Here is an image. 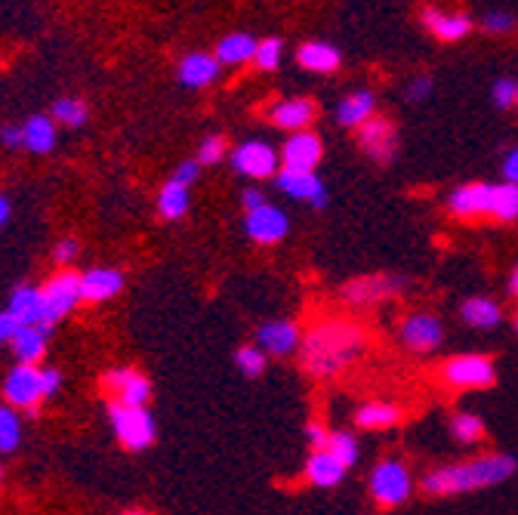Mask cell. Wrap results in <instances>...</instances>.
Instances as JSON below:
<instances>
[{
  "mask_svg": "<svg viewBox=\"0 0 518 515\" xmlns=\"http://www.w3.org/2000/svg\"><path fill=\"white\" fill-rule=\"evenodd\" d=\"M275 186L278 192H284L287 198H296V201H306L312 207H327L330 195L324 189V182L315 176V173H293V170H278L275 176Z\"/></svg>",
  "mask_w": 518,
  "mask_h": 515,
  "instance_id": "obj_17",
  "label": "cell"
},
{
  "mask_svg": "<svg viewBox=\"0 0 518 515\" xmlns=\"http://www.w3.org/2000/svg\"><path fill=\"white\" fill-rule=\"evenodd\" d=\"M441 380L454 389H488L497 383V367L488 355H454L444 361Z\"/></svg>",
  "mask_w": 518,
  "mask_h": 515,
  "instance_id": "obj_5",
  "label": "cell"
},
{
  "mask_svg": "<svg viewBox=\"0 0 518 515\" xmlns=\"http://www.w3.org/2000/svg\"><path fill=\"white\" fill-rule=\"evenodd\" d=\"M306 438H309L312 451H324L330 432H327V426H321V423H309V426H306Z\"/></svg>",
  "mask_w": 518,
  "mask_h": 515,
  "instance_id": "obj_47",
  "label": "cell"
},
{
  "mask_svg": "<svg viewBox=\"0 0 518 515\" xmlns=\"http://www.w3.org/2000/svg\"><path fill=\"white\" fill-rule=\"evenodd\" d=\"M198 161H182L176 170H173V182H179V186H185V189H192L195 186V182H198Z\"/></svg>",
  "mask_w": 518,
  "mask_h": 515,
  "instance_id": "obj_45",
  "label": "cell"
},
{
  "mask_svg": "<svg viewBox=\"0 0 518 515\" xmlns=\"http://www.w3.org/2000/svg\"><path fill=\"white\" fill-rule=\"evenodd\" d=\"M509 293H512V297H518V266H515L512 278H509Z\"/></svg>",
  "mask_w": 518,
  "mask_h": 515,
  "instance_id": "obj_52",
  "label": "cell"
},
{
  "mask_svg": "<svg viewBox=\"0 0 518 515\" xmlns=\"http://www.w3.org/2000/svg\"><path fill=\"white\" fill-rule=\"evenodd\" d=\"M256 47H259V41L253 38V34H247V31L226 34V38L216 44V62L219 65H244V62H253Z\"/></svg>",
  "mask_w": 518,
  "mask_h": 515,
  "instance_id": "obj_25",
  "label": "cell"
},
{
  "mask_svg": "<svg viewBox=\"0 0 518 515\" xmlns=\"http://www.w3.org/2000/svg\"><path fill=\"white\" fill-rule=\"evenodd\" d=\"M377 112V96L370 90H355L337 105V124L340 127H364Z\"/></svg>",
  "mask_w": 518,
  "mask_h": 515,
  "instance_id": "obj_23",
  "label": "cell"
},
{
  "mask_svg": "<svg viewBox=\"0 0 518 515\" xmlns=\"http://www.w3.org/2000/svg\"><path fill=\"white\" fill-rule=\"evenodd\" d=\"M269 118L281 130L303 133L315 121V102L312 99H281L269 108Z\"/></svg>",
  "mask_w": 518,
  "mask_h": 515,
  "instance_id": "obj_19",
  "label": "cell"
},
{
  "mask_svg": "<svg viewBox=\"0 0 518 515\" xmlns=\"http://www.w3.org/2000/svg\"><path fill=\"white\" fill-rule=\"evenodd\" d=\"M44 309H47V324L53 327L56 321H62L65 315L74 312V306L84 303L81 297V275L78 272H59L53 275L44 287Z\"/></svg>",
  "mask_w": 518,
  "mask_h": 515,
  "instance_id": "obj_7",
  "label": "cell"
},
{
  "mask_svg": "<svg viewBox=\"0 0 518 515\" xmlns=\"http://www.w3.org/2000/svg\"><path fill=\"white\" fill-rule=\"evenodd\" d=\"M358 142L377 164H389L398 155V130L389 118L374 115L364 127H358Z\"/></svg>",
  "mask_w": 518,
  "mask_h": 515,
  "instance_id": "obj_13",
  "label": "cell"
},
{
  "mask_svg": "<svg viewBox=\"0 0 518 515\" xmlns=\"http://www.w3.org/2000/svg\"><path fill=\"white\" fill-rule=\"evenodd\" d=\"M494 219H500V223H512V219H518V186H512V182H500V186H494Z\"/></svg>",
  "mask_w": 518,
  "mask_h": 515,
  "instance_id": "obj_35",
  "label": "cell"
},
{
  "mask_svg": "<svg viewBox=\"0 0 518 515\" xmlns=\"http://www.w3.org/2000/svg\"><path fill=\"white\" fill-rule=\"evenodd\" d=\"M460 318L469 324V327H478V330H491L500 324V306L488 297H469L463 306H460Z\"/></svg>",
  "mask_w": 518,
  "mask_h": 515,
  "instance_id": "obj_29",
  "label": "cell"
},
{
  "mask_svg": "<svg viewBox=\"0 0 518 515\" xmlns=\"http://www.w3.org/2000/svg\"><path fill=\"white\" fill-rule=\"evenodd\" d=\"M324 158V142L321 136H315L312 130L303 133H290V139L281 149V170H293V173H315V167Z\"/></svg>",
  "mask_w": 518,
  "mask_h": 515,
  "instance_id": "obj_10",
  "label": "cell"
},
{
  "mask_svg": "<svg viewBox=\"0 0 518 515\" xmlns=\"http://www.w3.org/2000/svg\"><path fill=\"white\" fill-rule=\"evenodd\" d=\"M232 167L250 179H269V176L275 179L278 176V152L263 139H250V142H241L232 152Z\"/></svg>",
  "mask_w": 518,
  "mask_h": 515,
  "instance_id": "obj_8",
  "label": "cell"
},
{
  "mask_svg": "<svg viewBox=\"0 0 518 515\" xmlns=\"http://www.w3.org/2000/svg\"><path fill=\"white\" fill-rule=\"evenodd\" d=\"M59 389H62V371H56V367H44V395L53 398Z\"/></svg>",
  "mask_w": 518,
  "mask_h": 515,
  "instance_id": "obj_48",
  "label": "cell"
},
{
  "mask_svg": "<svg viewBox=\"0 0 518 515\" xmlns=\"http://www.w3.org/2000/svg\"><path fill=\"white\" fill-rule=\"evenodd\" d=\"M515 16L512 13H506V10H491L488 16H485V31L488 34H506V31H512L515 28Z\"/></svg>",
  "mask_w": 518,
  "mask_h": 515,
  "instance_id": "obj_41",
  "label": "cell"
},
{
  "mask_svg": "<svg viewBox=\"0 0 518 515\" xmlns=\"http://www.w3.org/2000/svg\"><path fill=\"white\" fill-rule=\"evenodd\" d=\"M404 287H407V281L398 275H364V278H352L349 284H343L340 293L352 306H370V303L395 297V293H401Z\"/></svg>",
  "mask_w": 518,
  "mask_h": 515,
  "instance_id": "obj_9",
  "label": "cell"
},
{
  "mask_svg": "<svg viewBox=\"0 0 518 515\" xmlns=\"http://www.w3.org/2000/svg\"><path fill=\"white\" fill-rule=\"evenodd\" d=\"M518 469V460L509 454H485V457H472L466 463H451V466H438L423 475L420 488L432 497H454V494H472V491H485L494 485H503L506 478H512Z\"/></svg>",
  "mask_w": 518,
  "mask_h": 515,
  "instance_id": "obj_2",
  "label": "cell"
},
{
  "mask_svg": "<svg viewBox=\"0 0 518 515\" xmlns=\"http://www.w3.org/2000/svg\"><path fill=\"white\" fill-rule=\"evenodd\" d=\"M222 65L216 62V56L210 53H189L182 62H179V81L192 90H201V87H210L216 78H219Z\"/></svg>",
  "mask_w": 518,
  "mask_h": 515,
  "instance_id": "obj_21",
  "label": "cell"
},
{
  "mask_svg": "<svg viewBox=\"0 0 518 515\" xmlns=\"http://www.w3.org/2000/svg\"><path fill=\"white\" fill-rule=\"evenodd\" d=\"M398 337L411 352H432L444 340V324L429 312H414L401 321Z\"/></svg>",
  "mask_w": 518,
  "mask_h": 515,
  "instance_id": "obj_12",
  "label": "cell"
},
{
  "mask_svg": "<svg viewBox=\"0 0 518 515\" xmlns=\"http://www.w3.org/2000/svg\"><path fill=\"white\" fill-rule=\"evenodd\" d=\"M0 417H4V408H0Z\"/></svg>",
  "mask_w": 518,
  "mask_h": 515,
  "instance_id": "obj_56",
  "label": "cell"
},
{
  "mask_svg": "<svg viewBox=\"0 0 518 515\" xmlns=\"http://www.w3.org/2000/svg\"><path fill=\"white\" fill-rule=\"evenodd\" d=\"M22 133H25V149L28 152H34V155L53 152V145H56V121L50 115H31L22 124Z\"/></svg>",
  "mask_w": 518,
  "mask_h": 515,
  "instance_id": "obj_28",
  "label": "cell"
},
{
  "mask_svg": "<svg viewBox=\"0 0 518 515\" xmlns=\"http://www.w3.org/2000/svg\"><path fill=\"white\" fill-rule=\"evenodd\" d=\"M222 155H226V139H222L219 133H210L201 145H198V164L201 167H213L222 161Z\"/></svg>",
  "mask_w": 518,
  "mask_h": 515,
  "instance_id": "obj_39",
  "label": "cell"
},
{
  "mask_svg": "<svg viewBox=\"0 0 518 515\" xmlns=\"http://www.w3.org/2000/svg\"><path fill=\"white\" fill-rule=\"evenodd\" d=\"M22 441V426H19V417L4 408V417H0V454H13Z\"/></svg>",
  "mask_w": 518,
  "mask_h": 515,
  "instance_id": "obj_37",
  "label": "cell"
},
{
  "mask_svg": "<svg viewBox=\"0 0 518 515\" xmlns=\"http://www.w3.org/2000/svg\"><path fill=\"white\" fill-rule=\"evenodd\" d=\"M78 253H81V244L74 241V238H62L56 247H53V260L59 266H71L74 260H78Z\"/></svg>",
  "mask_w": 518,
  "mask_h": 515,
  "instance_id": "obj_43",
  "label": "cell"
},
{
  "mask_svg": "<svg viewBox=\"0 0 518 515\" xmlns=\"http://www.w3.org/2000/svg\"><path fill=\"white\" fill-rule=\"evenodd\" d=\"M346 475V466H340L327 451H312L306 460V478L315 488H337Z\"/></svg>",
  "mask_w": 518,
  "mask_h": 515,
  "instance_id": "obj_27",
  "label": "cell"
},
{
  "mask_svg": "<svg viewBox=\"0 0 518 515\" xmlns=\"http://www.w3.org/2000/svg\"><path fill=\"white\" fill-rule=\"evenodd\" d=\"M364 349V330L355 321L346 318H324L318 321L300 343V361L306 374L327 380L337 377L340 371L361 355Z\"/></svg>",
  "mask_w": 518,
  "mask_h": 515,
  "instance_id": "obj_1",
  "label": "cell"
},
{
  "mask_svg": "<svg viewBox=\"0 0 518 515\" xmlns=\"http://www.w3.org/2000/svg\"><path fill=\"white\" fill-rule=\"evenodd\" d=\"M25 327H50L47 324V309H44V293L34 284H16L10 293L7 306Z\"/></svg>",
  "mask_w": 518,
  "mask_h": 515,
  "instance_id": "obj_18",
  "label": "cell"
},
{
  "mask_svg": "<svg viewBox=\"0 0 518 515\" xmlns=\"http://www.w3.org/2000/svg\"><path fill=\"white\" fill-rule=\"evenodd\" d=\"M491 99H494V105H497V108H509V105H515V99H518V84H515L512 78H500V81H494V87H491Z\"/></svg>",
  "mask_w": 518,
  "mask_h": 515,
  "instance_id": "obj_40",
  "label": "cell"
},
{
  "mask_svg": "<svg viewBox=\"0 0 518 515\" xmlns=\"http://www.w3.org/2000/svg\"><path fill=\"white\" fill-rule=\"evenodd\" d=\"M296 62H300L306 71H315V75H330V71L340 68L343 56L327 41H306L300 50H296Z\"/></svg>",
  "mask_w": 518,
  "mask_h": 515,
  "instance_id": "obj_24",
  "label": "cell"
},
{
  "mask_svg": "<svg viewBox=\"0 0 518 515\" xmlns=\"http://www.w3.org/2000/svg\"><path fill=\"white\" fill-rule=\"evenodd\" d=\"M411 494H414V475L401 460L386 457L374 466V472H370V497H374L380 506H386V509L401 506Z\"/></svg>",
  "mask_w": 518,
  "mask_h": 515,
  "instance_id": "obj_3",
  "label": "cell"
},
{
  "mask_svg": "<svg viewBox=\"0 0 518 515\" xmlns=\"http://www.w3.org/2000/svg\"><path fill=\"white\" fill-rule=\"evenodd\" d=\"M124 515H152V512H145V509H127Z\"/></svg>",
  "mask_w": 518,
  "mask_h": 515,
  "instance_id": "obj_53",
  "label": "cell"
},
{
  "mask_svg": "<svg viewBox=\"0 0 518 515\" xmlns=\"http://www.w3.org/2000/svg\"><path fill=\"white\" fill-rule=\"evenodd\" d=\"M324 451L337 460L340 466H355L358 463V457H361V448H358V438L352 435V432H330V438H327V445H324Z\"/></svg>",
  "mask_w": 518,
  "mask_h": 515,
  "instance_id": "obj_32",
  "label": "cell"
},
{
  "mask_svg": "<svg viewBox=\"0 0 518 515\" xmlns=\"http://www.w3.org/2000/svg\"><path fill=\"white\" fill-rule=\"evenodd\" d=\"M0 142H4L7 149H25V133H22V127H16V124L0 127Z\"/></svg>",
  "mask_w": 518,
  "mask_h": 515,
  "instance_id": "obj_46",
  "label": "cell"
},
{
  "mask_svg": "<svg viewBox=\"0 0 518 515\" xmlns=\"http://www.w3.org/2000/svg\"><path fill=\"white\" fill-rule=\"evenodd\" d=\"M503 176L512 186H518V149H512L506 158H503Z\"/></svg>",
  "mask_w": 518,
  "mask_h": 515,
  "instance_id": "obj_50",
  "label": "cell"
},
{
  "mask_svg": "<svg viewBox=\"0 0 518 515\" xmlns=\"http://www.w3.org/2000/svg\"><path fill=\"white\" fill-rule=\"evenodd\" d=\"M451 435L460 441V445H475V441L485 438V420L472 411H460L451 417Z\"/></svg>",
  "mask_w": 518,
  "mask_h": 515,
  "instance_id": "obj_33",
  "label": "cell"
},
{
  "mask_svg": "<svg viewBox=\"0 0 518 515\" xmlns=\"http://www.w3.org/2000/svg\"><path fill=\"white\" fill-rule=\"evenodd\" d=\"M287 229H290L287 213L275 204L259 207V210L247 213V219H244V232L256 244H278V241H284Z\"/></svg>",
  "mask_w": 518,
  "mask_h": 515,
  "instance_id": "obj_15",
  "label": "cell"
},
{
  "mask_svg": "<svg viewBox=\"0 0 518 515\" xmlns=\"http://www.w3.org/2000/svg\"><path fill=\"white\" fill-rule=\"evenodd\" d=\"M50 118H53L56 124H65V127H84V124H87V118H90V112H87V105H84L81 99L62 96V99H56V102H53Z\"/></svg>",
  "mask_w": 518,
  "mask_h": 515,
  "instance_id": "obj_34",
  "label": "cell"
},
{
  "mask_svg": "<svg viewBox=\"0 0 518 515\" xmlns=\"http://www.w3.org/2000/svg\"><path fill=\"white\" fill-rule=\"evenodd\" d=\"M256 340H259L256 346L263 349L266 355L284 358V355H290V352L300 349L303 334H300V324H296V321H290V318H278V321L259 324Z\"/></svg>",
  "mask_w": 518,
  "mask_h": 515,
  "instance_id": "obj_14",
  "label": "cell"
},
{
  "mask_svg": "<svg viewBox=\"0 0 518 515\" xmlns=\"http://www.w3.org/2000/svg\"><path fill=\"white\" fill-rule=\"evenodd\" d=\"M451 213L472 219V216H491L494 213V186L491 182H469V186H457L448 195Z\"/></svg>",
  "mask_w": 518,
  "mask_h": 515,
  "instance_id": "obj_16",
  "label": "cell"
},
{
  "mask_svg": "<svg viewBox=\"0 0 518 515\" xmlns=\"http://www.w3.org/2000/svg\"><path fill=\"white\" fill-rule=\"evenodd\" d=\"M102 383L115 395V401L127 404V408H145L148 398H152V383L136 367H115V371H108L102 377Z\"/></svg>",
  "mask_w": 518,
  "mask_h": 515,
  "instance_id": "obj_11",
  "label": "cell"
},
{
  "mask_svg": "<svg viewBox=\"0 0 518 515\" xmlns=\"http://www.w3.org/2000/svg\"><path fill=\"white\" fill-rule=\"evenodd\" d=\"M158 213L167 219V223L182 219L185 213H189V189L179 186V182H173V179H167L161 195H158Z\"/></svg>",
  "mask_w": 518,
  "mask_h": 515,
  "instance_id": "obj_31",
  "label": "cell"
},
{
  "mask_svg": "<svg viewBox=\"0 0 518 515\" xmlns=\"http://www.w3.org/2000/svg\"><path fill=\"white\" fill-rule=\"evenodd\" d=\"M432 90H435V81H432V75H420V78H414L411 84H407V102H423V99H429L432 96Z\"/></svg>",
  "mask_w": 518,
  "mask_h": 515,
  "instance_id": "obj_42",
  "label": "cell"
},
{
  "mask_svg": "<svg viewBox=\"0 0 518 515\" xmlns=\"http://www.w3.org/2000/svg\"><path fill=\"white\" fill-rule=\"evenodd\" d=\"M124 290V272L118 269H90L81 275V297L84 303H105Z\"/></svg>",
  "mask_w": 518,
  "mask_h": 515,
  "instance_id": "obj_20",
  "label": "cell"
},
{
  "mask_svg": "<svg viewBox=\"0 0 518 515\" xmlns=\"http://www.w3.org/2000/svg\"><path fill=\"white\" fill-rule=\"evenodd\" d=\"M0 482H4V466H0Z\"/></svg>",
  "mask_w": 518,
  "mask_h": 515,
  "instance_id": "obj_54",
  "label": "cell"
},
{
  "mask_svg": "<svg viewBox=\"0 0 518 515\" xmlns=\"http://www.w3.org/2000/svg\"><path fill=\"white\" fill-rule=\"evenodd\" d=\"M515 330H518V315H515Z\"/></svg>",
  "mask_w": 518,
  "mask_h": 515,
  "instance_id": "obj_55",
  "label": "cell"
},
{
  "mask_svg": "<svg viewBox=\"0 0 518 515\" xmlns=\"http://www.w3.org/2000/svg\"><path fill=\"white\" fill-rule=\"evenodd\" d=\"M401 420V411L389 401H367L355 411V423L361 429H389Z\"/></svg>",
  "mask_w": 518,
  "mask_h": 515,
  "instance_id": "obj_30",
  "label": "cell"
},
{
  "mask_svg": "<svg viewBox=\"0 0 518 515\" xmlns=\"http://www.w3.org/2000/svg\"><path fill=\"white\" fill-rule=\"evenodd\" d=\"M241 204H244L247 213H253V210H259V207H266L269 201H266L263 189H247V192L241 195Z\"/></svg>",
  "mask_w": 518,
  "mask_h": 515,
  "instance_id": "obj_49",
  "label": "cell"
},
{
  "mask_svg": "<svg viewBox=\"0 0 518 515\" xmlns=\"http://www.w3.org/2000/svg\"><path fill=\"white\" fill-rule=\"evenodd\" d=\"M423 22L426 28L435 34L438 41H460L472 31V19L463 16V13H444V10H435V7H426L423 10Z\"/></svg>",
  "mask_w": 518,
  "mask_h": 515,
  "instance_id": "obj_22",
  "label": "cell"
},
{
  "mask_svg": "<svg viewBox=\"0 0 518 515\" xmlns=\"http://www.w3.org/2000/svg\"><path fill=\"white\" fill-rule=\"evenodd\" d=\"M284 59V41L281 38H266V41H259L256 47V68H263V71H275Z\"/></svg>",
  "mask_w": 518,
  "mask_h": 515,
  "instance_id": "obj_38",
  "label": "cell"
},
{
  "mask_svg": "<svg viewBox=\"0 0 518 515\" xmlns=\"http://www.w3.org/2000/svg\"><path fill=\"white\" fill-rule=\"evenodd\" d=\"M266 361H269V355H266L263 349H259V346H241V349L235 352V364H238V371H241L247 380L263 377Z\"/></svg>",
  "mask_w": 518,
  "mask_h": 515,
  "instance_id": "obj_36",
  "label": "cell"
},
{
  "mask_svg": "<svg viewBox=\"0 0 518 515\" xmlns=\"http://www.w3.org/2000/svg\"><path fill=\"white\" fill-rule=\"evenodd\" d=\"M10 213H13L10 198H7V195H0V226H7V223H10Z\"/></svg>",
  "mask_w": 518,
  "mask_h": 515,
  "instance_id": "obj_51",
  "label": "cell"
},
{
  "mask_svg": "<svg viewBox=\"0 0 518 515\" xmlns=\"http://www.w3.org/2000/svg\"><path fill=\"white\" fill-rule=\"evenodd\" d=\"M47 340H50V327H22L10 346H13L19 364L37 367V361L47 355Z\"/></svg>",
  "mask_w": 518,
  "mask_h": 515,
  "instance_id": "obj_26",
  "label": "cell"
},
{
  "mask_svg": "<svg viewBox=\"0 0 518 515\" xmlns=\"http://www.w3.org/2000/svg\"><path fill=\"white\" fill-rule=\"evenodd\" d=\"M515 102H518V99H515Z\"/></svg>",
  "mask_w": 518,
  "mask_h": 515,
  "instance_id": "obj_57",
  "label": "cell"
},
{
  "mask_svg": "<svg viewBox=\"0 0 518 515\" xmlns=\"http://www.w3.org/2000/svg\"><path fill=\"white\" fill-rule=\"evenodd\" d=\"M4 398L19 411H28L31 417H37V408H41L44 395V371L34 364H16L13 371L4 380Z\"/></svg>",
  "mask_w": 518,
  "mask_h": 515,
  "instance_id": "obj_6",
  "label": "cell"
},
{
  "mask_svg": "<svg viewBox=\"0 0 518 515\" xmlns=\"http://www.w3.org/2000/svg\"><path fill=\"white\" fill-rule=\"evenodd\" d=\"M22 327H25V324H22L10 309H4V312H0V343H13Z\"/></svg>",
  "mask_w": 518,
  "mask_h": 515,
  "instance_id": "obj_44",
  "label": "cell"
},
{
  "mask_svg": "<svg viewBox=\"0 0 518 515\" xmlns=\"http://www.w3.org/2000/svg\"><path fill=\"white\" fill-rule=\"evenodd\" d=\"M108 420L127 451H145L155 445V420L145 408H127L121 401L108 404Z\"/></svg>",
  "mask_w": 518,
  "mask_h": 515,
  "instance_id": "obj_4",
  "label": "cell"
}]
</instances>
